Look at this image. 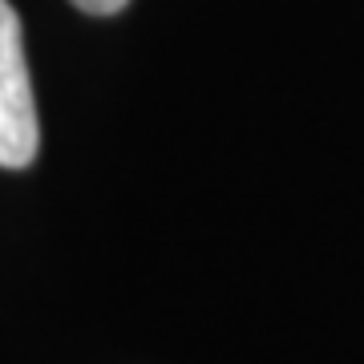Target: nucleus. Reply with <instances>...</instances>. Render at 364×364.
Instances as JSON below:
<instances>
[{"mask_svg":"<svg viewBox=\"0 0 364 364\" xmlns=\"http://www.w3.org/2000/svg\"><path fill=\"white\" fill-rule=\"evenodd\" d=\"M37 146L41 126L25 61V33L16 9L0 0V166L25 170L37 158Z\"/></svg>","mask_w":364,"mask_h":364,"instance_id":"nucleus-1","label":"nucleus"},{"mask_svg":"<svg viewBox=\"0 0 364 364\" xmlns=\"http://www.w3.org/2000/svg\"><path fill=\"white\" fill-rule=\"evenodd\" d=\"M130 0H73V9H81V13H90V16H114L122 13Z\"/></svg>","mask_w":364,"mask_h":364,"instance_id":"nucleus-2","label":"nucleus"}]
</instances>
